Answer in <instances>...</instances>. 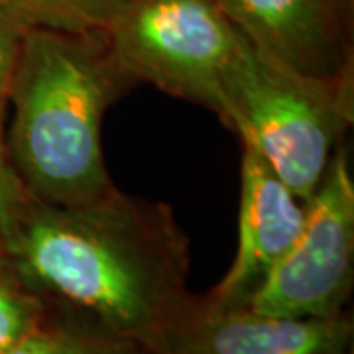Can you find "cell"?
<instances>
[{"mask_svg": "<svg viewBox=\"0 0 354 354\" xmlns=\"http://www.w3.org/2000/svg\"><path fill=\"white\" fill-rule=\"evenodd\" d=\"M0 248L46 313L65 315L167 354L193 293L189 241L164 203L120 189L55 205L18 181Z\"/></svg>", "mask_w": 354, "mask_h": 354, "instance_id": "1", "label": "cell"}, {"mask_svg": "<svg viewBox=\"0 0 354 354\" xmlns=\"http://www.w3.org/2000/svg\"><path fill=\"white\" fill-rule=\"evenodd\" d=\"M132 85L102 34L24 30L8 91L12 122L4 130L18 181L55 205L106 195L114 183L102 156V116Z\"/></svg>", "mask_w": 354, "mask_h": 354, "instance_id": "2", "label": "cell"}, {"mask_svg": "<svg viewBox=\"0 0 354 354\" xmlns=\"http://www.w3.org/2000/svg\"><path fill=\"white\" fill-rule=\"evenodd\" d=\"M301 201H309L344 146L354 83L291 71L239 39L221 77V116Z\"/></svg>", "mask_w": 354, "mask_h": 354, "instance_id": "3", "label": "cell"}, {"mask_svg": "<svg viewBox=\"0 0 354 354\" xmlns=\"http://www.w3.org/2000/svg\"><path fill=\"white\" fill-rule=\"evenodd\" d=\"M118 69L221 116V77L241 32L216 0H128L102 32Z\"/></svg>", "mask_w": 354, "mask_h": 354, "instance_id": "4", "label": "cell"}, {"mask_svg": "<svg viewBox=\"0 0 354 354\" xmlns=\"http://www.w3.org/2000/svg\"><path fill=\"white\" fill-rule=\"evenodd\" d=\"M354 281V181L342 146L305 203L297 241L274 266L248 305L276 317L346 313Z\"/></svg>", "mask_w": 354, "mask_h": 354, "instance_id": "5", "label": "cell"}, {"mask_svg": "<svg viewBox=\"0 0 354 354\" xmlns=\"http://www.w3.org/2000/svg\"><path fill=\"white\" fill-rule=\"evenodd\" d=\"M266 57L301 75L354 83L351 0H216Z\"/></svg>", "mask_w": 354, "mask_h": 354, "instance_id": "6", "label": "cell"}, {"mask_svg": "<svg viewBox=\"0 0 354 354\" xmlns=\"http://www.w3.org/2000/svg\"><path fill=\"white\" fill-rule=\"evenodd\" d=\"M348 313L276 317L250 307H223L193 295L167 354H353Z\"/></svg>", "mask_w": 354, "mask_h": 354, "instance_id": "7", "label": "cell"}, {"mask_svg": "<svg viewBox=\"0 0 354 354\" xmlns=\"http://www.w3.org/2000/svg\"><path fill=\"white\" fill-rule=\"evenodd\" d=\"M242 146L239 248L227 276L205 295L223 307L248 305L305 223V201L293 195L250 144Z\"/></svg>", "mask_w": 354, "mask_h": 354, "instance_id": "8", "label": "cell"}, {"mask_svg": "<svg viewBox=\"0 0 354 354\" xmlns=\"http://www.w3.org/2000/svg\"><path fill=\"white\" fill-rule=\"evenodd\" d=\"M128 0H0V8L24 30L102 34Z\"/></svg>", "mask_w": 354, "mask_h": 354, "instance_id": "9", "label": "cell"}, {"mask_svg": "<svg viewBox=\"0 0 354 354\" xmlns=\"http://www.w3.org/2000/svg\"><path fill=\"white\" fill-rule=\"evenodd\" d=\"M46 321V307L30 291L0 248V354Z\"/></svg>", "mask_w": 354, "mask_h": 354, "instance_id": "10", "label": "cell"}, {"mask_svg": "<svg viewBox=\"0 0 354 354\" xmlns=\"http://www.w3.org/2000/svg\"><path fill=\"white\" fill-rule=\"evenodd\" d=\"M57 341V354H160L140 342L79 321L73 317L46 313Z\"/></svg>", "mask_w": 354, "mask_h": 354, "instance_id": "11", "label": "cell"}, {"mask_svg": "<svg viewBox=\"0 0 354 354\" xmlns=\"http://www.w3.org/2000/svg\"><path fill=\"white\" fill-rule=\"evenodd\" d=\"M24 28L14 22L8 14L0 8V109L8 101L10 81L14 75V67L20 51Z\"/></svg>", "mask_w": 354, "mask_h": 354, "instance_id": "12", "label": "cell"}, {"mask_svg": "<svg viewBox=\"0 0 354 354\" xmlns=\"http://www.w3.org/2000/svg\"><path fill=\"white\" fill-rule=\"evenodd\" d=\"M4 354H57V341L50 323L44 321L39 327L28 333L22 341L16 342Z\"/></svg>", "mask_w": 354, "mask_h": 354, "instance_id": "13", "label": "cell"}, {"mask_svg": "<svg viewBox=\"0 0 354 354\" xmlns=\"http://www.w3.org/2000/svg\"><path fill=\"white\" fill-rule=\"evenodd\" d=\"M14 183H16V174L8 164L6 148H4V109H0V232H2V223H4L6 203L12 193Z\"/></svg>", "mask_w": 354, "mask_h": 354, "instance_id": "14", "label": "cell"}]
</instances>
